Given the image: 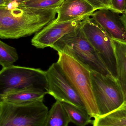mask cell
<instances>
[{
    "mask_svg": "<svg viewBox=\"0 0 126 126\" xmlns=\"http://www.w3.org/2000/svg\"><path fill=\"white\" fill-rule=\"evenodd\" d=\"M59 7L28 8L15 2L0 6V38L17 39L36 34L56 19Z\"/></svg>",
    "mask_w": 126,
    "mask_h": 126,
    "instance_id": "cell-1",
    "label": "cell"
},
{
    "mask_svg": "<svg viewBox=\"0 0 126 126\" xmlns=\"http://www.w3.org/2000/svg\"><path fill=\"white\" fill-rule=\"evenodd\" d=\"M80 25L51 48L74 58L90 70L105 75H112L99 54L86 38Z\"/></svg>",
    "mask_w": 126,
    "mask_h": 126,
    "instance_id": "cell-2",
    "label": "cell"
},
{
    "mask_svg": "<svg viewBox=\"0 0 126 126\" xmlns=\"http://www.w3.org/2000/svg\"><path fill=\"white\" fill-rule=\"evenodd\" d=\"M59 64L75 90L84 104L91 117L100 116L92 90L91 70L70 56L58 52Z\"/></svg>",
    "mask_w": 126,
    "mask_h": 126,
    "instance_id": "cell-3",
    "label": "cell"
},
{
    "mask_svg": "<svg viewBox=\"0 0 126 126\" xmlns=\"http://www.w3.org/2000/svg\"><path fill=\"white\" fill-rule=\"evenodd\" d=\"M49 111L43 101H0V126H44Z\"/></svg>",
    "mask_w": 126,
    "mask_h": 126,
    "instance_id": "cell-4",
    "label": "cell"
},
{
    "mask_svg": "<svg viewBox=\"0 0 126 126\" xmlns=\"http://www.w3.org/2000/svg\"><path fill=\"white\" fill-rule=\"evenodd\" d=\"M92 90L100 116L108 114L125 103L124 95L117 79L91 70Z\"/></svg>",
    "mask_w": 126,
    "mask_h": 126,
    "instance_id": "cell-5",
    "label": "cell"
},
{
    "mask_svg": "<svg viewBox=\"0 0 126 126\" xmlns=\"http://www.w3.org/2000/svg\"><path fill=\"white\" fill-rule=\"evenodd\" d=\"M47 87L46 71L40 69L13 65L3 67L0 72V94L10 90L29 87L46 91Z\"/></svg>",
    "mask_w": 126,
    "mask_h": 126,
    "instance_id": "cell-6",
    "label": "cell"
},
{
    "mask_svg": "<svg viewBox=\"0 0 126 126\" xmlns=\"http://www.w3.org/2000/svg\"><path fill=\"white\" fill-rule=\"evenodd\" d=\"M80 26L86 38L99 54L111 74L116 78V61L111 37L90 16L84 19Z\"/></svg>",
    "mask_w": 126,
    "mask_h": 126,
    "instance_id": "cell-7",
    "label": "cell"
},
{
    "mask_svg": "<svg viewBox=\"0 0 126 126\" xmlns=\"http://www.w3.org/2000/svg\"><path fill=\"white\" fill-rule=\"evenodd\" d=\"M46 73L47 94L53 96L56 101L86 110L81 98L58 63L57 62L53 63Z\"/></svg>",
    "mask_w": 126,
    "mask_h": 126,
    "instance_id": "cell-8",
    "label": "cell"
},
{
    "mask_svg": "<svg viewBox=\"0 0 126 126\" xmlns=\"http://www.w3.org/2000/svg\"><path fill=\"white\" fill-rule=\"evenodd\" d=\"M54 20L35 34L31 40L33 46L38 49L52 47L64 36L79 26L83 20L61 23H56Z\"/></svg>",
    "mask_w": 126,
    "mask_h": 126,
    "instance_id": "cell-9",
    "label": "cell"
},
{
    "mask_svg": "<svg viewBox=\"0 0 126 126\" xmlns=\"http://www.w3.org/2000/svg\"><path fill=\"white\" fill-rule=\"evenodd\" d=\"M97 10L85 0H64L58 7L56 23L82 20Z\"/></svg>",
    "mask_w": 126,
    "mask_h": 126,
    "instance_id": "cell-10",
    "label": "cell"
},
{
    "mask_svg": "<svg viewBox=\"0 0 126 126\" xmlns=\"http://www.w3.org/2000/svg\"><path fill=\"white\" fill-rule=\"evenodd\" d=\"M106 9L98 10L90 17L103 29L112 38L126 41V32L120 17Z\"/></svg>",
    "mask_w": 126,
    "mask_h": 126,
    "instance_id": "cell-11",
    "label": "cell"
},
{
    "mask_svg": "<svg viewBox=\"0 0 126 126\" xmlns=\"http://www.w3.org/2000/svg\"><path fill=\"white\" fill-rule=\"evenodd\" d=\"M47 94L46 90L37 87L10 90L0 94V101L12 103L43 101Z\"/></svg>",
    "mask_w": 126,
    "mask_h": 126,
    "instance_id": "cell-12",
    "label": "cell"
},
{
    "mask_svg": "<svg viewBox=\"0 0 126 126\" xmlns=\"http://www.w3.org/2000/svg\"><path fill=\"white\" fill-rule=\"evenodd\" d=\"M111 41L116 61V78L126 102V41L112 38Z\"/></svg>",
    "mask_w": 126,
    "mask_h": 126,
    "instance_id": "cell-13",
    "label": "cell"
},
{
    "mask_svg": "<svg viewBox=\"0 0 126 126\" xmlns=\"http://www.w3.org/2000/svg\"><path fill=\"white\" fill-rule=\"evenodd\" d=\"M93 126H126V102L114 111L94 118Z\"/></svg>",
    "mask_w": 126,
    "mask_h": 126,
    "instance_id": "cell-14",
    "label": "cell"
},
{
    "mask_svg": "<svg viewBox=\"0 0 126 126\" xmlns=\"http://www.w3.org/2000/svg\"><path fill=\"white\" fill-rule=\"evenodd\" d=\"M70 123L62 103L56 101L49 110L44 126H68Z\"/></svg>",
    "mask_w": 126,
    "mask_h": 126,
    "instance_id": "cell-15",
    "label": "cell"
},
{
    "mask_svg": "<svg viewBox=\"0 0 126 126\" xmlns=\"http://www.w3.org/2000/svg\"><path fill=\"white\" fill-rule=\"evenodd\" d=\"M61 103L70 123L77 126H86L92 123V117L86 110L65 102Z\"/></svg>",
    "mask_w": 126,
    "mask_h": 126,
    "instance_id": "cell-16",
    "label": "cell"
},
{
    "mask_svg": "<svg viewBox=\"0 0 126 126\" xmlns=\"http://www.w3.org/2000/svg\"><path fill=\"white\" fill-rule=\"evenodd\" d=\"M16 49L0 40V64L3 67L12 66L18 60Z\"/></svg>",
    "mask_w": 126,
    "mask_h": 126,
    "instance_id": "cell-17",
    "label": "cell"
},
{
    "mask_svg": "<svg viewBox=\"0 0 126 126\" xmlns=\"http://www.w3.org/2000/svg\"><path fill=\"white\" fill-rule=\"evenodd\" d=\"M64 0H26L18 3L19 6L28 8L47 9L60 6Z\"/></svg>",
    "mask_w": 126,
    "mask_h": 126,
    "instance_id": "cell-18",
    "label": "cell"
},
{
    "mask_svg": "<svg viewBox=\"0 0 126 126\" xmlns=\"http://www.w3.org/2000/svg\"><path fill=\"white\" fill-rule=\"evenodd\" d=\"M97 10L106 9L115 13L112 5L111 0H85Z\"/></svg>",
    "mask_w": 126,
    "mask_h": 126,
    "instance_id": "cell-19",
    "label": "cell"
},
{
    "mask_svg": "<svg viewBox=\"0 0 126 126\" xmlns=\"http://www.w3.org/2000/svg\"><path fill=\"white\" fill-rule=\"evenodd\" d=\"M126 0H111L112 5L115 13L123 14L126 11Z\"/></svg>",
    "mask_w": 126,
    "mask_h": 126,
    "instance_id": "cell-20",
    "label": "cell"
},
{
    "mask_svg": "<svg viewBox=\"0 0 126 126\" xmlns=\"http://www.w3.org/2000/svg\"><path fill=\"white\" fill-rule=\"evenodd\" d=\"M26 0H0V6H4L8 4L13 2L20 3L25 1Z\"/></svg>",
    "mask_w": 126,
    "mask_h": 126,
    "instance_id": "cell-21",
    "label": "cell"
},
{
    "mask_svg": "<svg viewBox=\"0 0 126 126\" xmlns=\"http://www.w3.org/2000/svg\"><path fill=\"white\" fill-rule=\"evenodd\" d=\"M119 17L126 32V12L122 14V15L119 16Z\"/></svg>",
    "mask_w": 126,
    "mask_h": 126,
    "instance_id": "cell-22",
    "label": "cell"
},
{
    "mask_svg": "<svg viewBox=\"0 0 126 126\" xmlns=\"http://www.w3.org/2000/svg\"></svg>",
    "mask_w": 126,
    "mask_h": 126,
    "instance_id": "cell-23",
    "label": "cell"
}]
</instances>
